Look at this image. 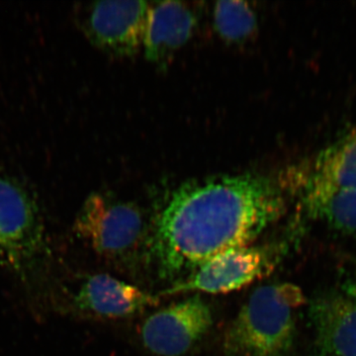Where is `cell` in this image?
<instances>
[{
    "label": "cell",
    "mask_w": 356,
    "mask_h": 356,
    "mask_svg": "<svg viewBox=\"0 0 356 356\" xmlns=\"http://www.w3.org/2000/svg\"><path fill=\"white\" fill-rule=\"evenodd\" d=\"M286 211L284 189L255 173L179 185L149 222L147 259L177 283L233 248L248 247Z\"/></svg>",
    "instance_id": "obj_1"
},
{
    "label": "cell",
    "mask_w": 356,
    "mask_h": 356,
    "mask_svg": "<svg viewBox=\"0 0 356 356\" xmlns=\"http://www.w3.org/2000/svg\"><path fill=\"white\" fill-rule=\"evenodd\" d=\"M283 254L280 245L233 248L206 262L185 280L173 283L161 295L185 292L224 294L240 290L273 273Z\"/></svg>",
    "instance_id": "obj_5"
},
{
    "label": "cell",
    "mask_w": 356,
    "mask_h": 356,
    "mask_svg": "<svg viewBox=\"0 0 356 356\" xmlns=\"http://www.w3.org/2000/svg\"><path fill=\"white\" fill-rule=\"evenodd\" d=\"M196 16L182 2L163 1L149 6L143 50L149 62L165 65L195 31Z\"/></svg>",
    "instance_id": "obj_11"
},
{
    "label": "cell",
    "mask_w": 356,
    "mask_h": 356,
    "mask_svg": "<svg viewBox=\"0 0 356 356\" xmlns=\"http://www.w3.org/2000/svg\"><path fill=\"white\" fill-rule=\"evenodd\" d=\"M62 293L72 313L96 320L132 317L159 303V297L105 273L86 276Z\"/></svg>",
    "instance_id": "obj_8"
},
{
    "label": "cell",
    "mask_w": 356,
    "mask_h": 356,
    "mask_svg": "<svg viewBox=\"0 0 356 356\" xmlns=\"http://www.w3.org/2000/svg\"><path fill=\"white\" fill-rule=\"evenodd\" d=\"M81 242L112 264L127 266L147 254L149 224L135 204L92 193L84 201L74 224Z\"/></svg>",
    "instance_id": "obj_4"
},
{
    "label": "cell",
    "mask_w": 356,
    "mask_h": 356,
    "mask_svg": "<svg viewBox=\"0 0 356 356\" xmlns=\"http://www.w3.org/2000/svg\"><path fill=\"white\" fill-rule=\"evenodd\" d=\"M302 168L325 181L356 188V126L321 149Z\"/></svg>",
    "instance_id": "obj_12"
},
{
    "label": "cell",
    "mask_w": 356,
    "mask_h": 356,
    "mask_svg": "<svg viewBox=\"0 0 356 356\" xmlns=\"http://www.w3.org/2000/svg\"><path fill=\"white\" fill-rule=\"evenodd\" d=\"M306 303L301 288L274 283L257 288L229 325L228 356H289L296 334L297 309Z\"/></svg>",
    "instance_id": "obj_3"
},
{
    "label": "cell",
    "mask_w": 356,
    "mask_h": 356,
    "mask_svg": "<svg viewBox=\"0 0 356 356\" xmlns=\"http://www.w3.org/2000/svg\"><path fill=\"white\" fill-rule=\"evenodd\" d=\"M50 259L36 194L19 178L0 168V267L34 286L43 280Z\"/></svg>",
    "instance_id": "obj_2"
},
{
    "label": "cell",
    "mask_w": 356,
    "mask_h": 356,
    "mask_svg": "<svg viewBox=\"0 0 356 356\" xmlns=\"http://www.w3.org/2000/svg\"><path fill=\"white\" fill-rule=\"evenodd\" d=\"M213 323L211 307L200 295H193L152 314L140 337L154 355L182 356L209 332Z\"/></svg>",
    "instance_id": "obj_7"
},
{
    "label": "cell",
    "mask_w": 356,
    "mask_h": 356,
    "mask_svg": "<svg viewBox=\"0 0 356 356\" xmlns=\"http://www.w3.org/2000/svg\"><path fill=\"white\" fill-rule=\"evenodd\" d=\"M149 6L134 0L91 2L79 4L74 18L95 48L116 57H131L143 49Z\"/></svg>",
    "instance_id": "obj_6"
},
{
    "label": "cell",
    "mask_w": 356,
    "mask_h": 356,
    "mask_svg": "<svg viewBox=\"0 0 356 356\" xmlns=\"http://www.w3.org/2000/svg\"><path fill=\"white\" fill-rule=\"evenodd\" d=\"M315 356H356V298L337 292L318 294L310 304Z\"/></svg>",
    "instance_id": "obj_10"
},
{
    "label": "cell",
    "mask_w": 356,
    "mask_h": 356,
    "mask_svg": "<svg viewBox=\"0 0 356 356\" xmlns=\"http://www.w3.org/2000/svg\"><path fill=\"white\" fill-rule=\"evenodd\" d=\"M213 16L218 34L229 44L245 43L257 32V14L248 2H217Z\"/></svg>",
    "instance_id": "obj_13"
},
{
    "label": "cell",
    "mask_w": 356,
    "mask_h": 356,
    "mask_svg": "<svg viewBox=\"0 0 356 356\" xmlns=\"http://www.w3.org/2000/svg\"><path fill=\"white\" fill-rule=\"evenodd\" d=\"M348 294L356 298V275L355 280L351 281L350 284L348 285Z\"/></svg>",
    "instance_id": "obj_14"
},
{
    "label": "cell",
    "mask_w": 356,
    "mask_h": 356,
    "mask_svg": "<svg viewBox=\"0 0 356 356\" xmlns=\"http://www.w3.org/2000/svg\"><path fill=\"white\" fill-rule=\"evenodd\" d=\"M280 182L283 189L294 192L312 220L343 233H356V188L339 186L295 166Z\"/></svg>",
    "instance_id": "obj_9"
}]
</instances>
